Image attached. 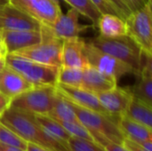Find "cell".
I'll list each match as a JSON object with an SVG mask.
<instances>
[{
  "label": "cell",
  "mask_w": 152,
  "mask_h": 151,
  "mask_svg": "<svg viewBox=\"0 0 152 151\" xmlns=\"http://www.w3.org/2000/svg\"><path fill=\"white\" fill-rule=\"evenodd\" d=\"M69 151H106L104 147L94 140L71 136L68 141Z\"/></svg>",
  "instance_id": "484cf974"
},
{
  "label": "cell",
  "mask_w": 152,
  "mask_h": 151,
  "mask_svg": "<svg viewBox=\"0 0 152 151\" xmlns=\"http://www.w3.org/2000/svg\"><path fill=\"white\" fill-rule=\"evenodd\" d=\"M6 4H8V0H0V6L4 5Z\"/></svg>",
  "instance_id": "ab89813d"
},
{
  "label": "cell",
  "mask_w": 152,
  "mask_h": 151,
  "mask_svg": "<svg viewBox=\"0 0 152 151\" xmlns=\"http://www.w3.org/2000/svg\"><path fill=\"white\" fill-rule=\"evenodd\" d=\"M0 54H6V52L4 50V47L2 41H0Z\"/></svg>",
  "instance_id": "f35d334b"
},
{
  "label": "cell",
  "mask_w": 152,
  "mask_h": 151,
  "mask_svg": "<svg viewBox=\"0 0 152 151\" xmlns=\"http://www.w3.org/2000/svg\"><path fill=\"white\" fill-rule=\"evenodd\" d=\"M139 145H141L144 150H146L147 151H152V139L144 141V142L139 143Z\"/></svg>",
  "instance_id": "8d00e7d4"
},
{
  "label": "cell",
  "mask_w": 152,
  "mask_h": 151,
  "mask_svg": "<svg viewBox=\"0 0 152 151\" xmlns=\"http://www.w3.org/2000/svg\"><path fill=\"white\" fill-rule=\"evenodd\" d=\"M97 97L107 113L119 120L126 114L134 95L132 90L116 85L110 90L97 93Z\"/></svg>",
  "instance_id": "30bf717a"
},
{
  "label": "cell",
  "mask_w": 152,
  "mask_h": 151,
  "mask_svg": "<svg viewBox=\"0 0 152 151\" xmlns=\"http://www.w3.org/2000/svg\"><path fill=\"white\" fill-rule=\"evenodd\" d=\"M0 142L4 144L17 147L23 150H26L28 142L16 134L13 131L0 124Z\"/></svg>",
  "instance_id": "4316f807"
},
{
  "label": "cell",
  "mask_w": 152,
  "mask_h": 151,
  "mask_svg": "<svg viewBox=\"0 0 152 151\" xmlns=\"http://www.w3.org/2000/svg\"><path fill=\"white\" fill-rule=\"evenodd\" d=\"M91 2L96 6V8L100 11L102 14L111 13V14L120 16L117 8L110 0H91Z\"/></svg>",
  "instance_id": "f546056e"
},
{
  "label": "cell",
  "mask_w": 152,
  "mask_h": 151,
  "mask_svg": "<svg viewBox=\"0 0 152 151\" xmlns=\"http://www.w3.org/2000/svg\"><path fill=\"white\" fill-rule=\"evenodd\" d=\"M87 42L101 51L128 64L135 71V76L137 77L139 75L143 53L140 46L129 36L104 37L99 35L96 37L89 39Z\"/></svg>",
  "instance_id": "7a4b0ae2"
},
{
  "label": "cell",
  "mask_w": 152,
  "mask_h": 151,
  "mask_svg": "<svg viewBox=\"0 0 152 151\" xmlns=\"http://www.w3.org/2000/svg\"><path fill=\"white\" fill-rule=\"evenodd\" d=\"M35 117L37 123L45 132H47L49 134L58 139L59 141L68 144V141L71 137V135L63 128V126L58 121L48 117L47 115H35Z\"/></svg>",
  "instance_id": "603a6c76"
},
{
  "label": "cell",
  "mask_w": 152,
  "mask_h": 151,
  "mask_svg": "<svg viewBox=\"0 0 152 151\" xmlns=\"http://www.w3.org/2000/svg\"><path fill=\"white\" fill-rule=\"evenodd\" d=\"M64 2L68 3L71 7L77 10L81 15H84L89 19L94 27L97 25L98 20L102 13L91 2V0H64Z\"/></svg>",
  "instance_id": "d4e9b609"
},
{
  "label": "cell",
  "mask_w": 152,
  "mask_h": 151,
  "mask_svg": "<svg viewBox=\"0 0 152 151\" xmlns=\"http://www.w3.org/2000/svg\"><path fill=\"white\" fill-rule=\"evenodd\" d=\"M12 100L0 92V116L10 107Z\"/></svg>",
  "instance_id": "836d02e7"
},
{
  "label": "cell",
  "mask_w": 152,
  "mask_h": 151,
  "mask_svg": "<svg viewBox=\"0 0 152 151\" xmlns=\"http://www.w3.org/2000/svg\"><path fill=\"white\" fill-rule=\"evenodd\" d=\"M0 151H26L19 149L17 147H13V146H10L7 144H4L3 142H0Z\"/></svg>",
  "instance_id": "d590c367"
},
{
  "label": "cell",
  "mask_w": 152,
  "mask_h": 151,
  "mask_svg": "<svg viewBox=\"0 0 152 151\" xmlns=\"http://www.w3.org/2000/svg\"><path fill=\"white\" fill-rule=\"evenodd\" d=\"M123 145L129 151H147L146 150H144L141 145H139L138 143L132 142V141L126 139V138L124 139Z\"/></svg>",
  "instance_id": "d6a6232c"
},
{
  "label": "cell",
  "mask_w": 152,
  "mask_h": 151,
  "mask_svg": "<svg viewBox=\"0 0 152 151\" xmlns=\"http://www.w3.org/2000/svg\"><path fill=\"white\" fill-rule=\"evenodd\" d=\"M47 116L57 121L79 122L71 102L68 101L65 97H63L59 92L54 105L51 111L47 114Z\"/></svg>",
  "instance_id": "7402d4cb"
},
{
  "label": "cell",
  "mask_w": 152,
  "mask_h": 151,
  "mask_svg": "<svg viewBox=\"0 0 152 151\" xmlns=\"http://www.w3.org/2000/svg\"><path fill=\"white\" fill-rule=\"evenodd\" d=\"M0 36L6 54L34 45L42 38L40 30H0Z\"/></svg>",
  "instance_id": "4fadbf2b"
},
{
  "label": "cell",
  "mask_w": 152,
  "mask_h": 151,
  "mask_svg": "<svg viewBox=\"0 0 152 151\" xmlns=\"http://www.w3.org/2000/svg\"><path fill=\"white\" fill-rule=\"evenodd\" d=\"M90 134L92 135L94 141H95L96 142L101 144L102 147H104L106 151H129L123 144L113 142L101 133H90Z\"/></svg>",
  "instance_id": "f1b7e54d"
},
{
  "label": "cell",
  "mask_w": 152,
  "mask_h": 151,
  "mask_svg": "<svg viewBox=\"0 0 152 151\" xmlns=\"http://www.w3.org/2000/svg\"><path fill=\"white\" fill-rule=\"evenodd\" d=\"M26 151H52L46 148H44L40 145L32 143V142H28Z\"/></svg>",
  "instance_id": "e575fe53"
},
{
  "label": "cell",
  "mask_w": 152,
  "mask_h": 151,
  "mask_svg": "<svg viewBox=\"0 0 152 151\" xmlns=\"http://www.w3.org/2000/svg\"><path fill=\"white\" fill-rule=\"evenodd\" d=\"M58 122L71 136H76L87 140H94L89 131L80 122H65V121H58Z\"/></svg>",
  "instance_id": "83f0119b"
},
{
  "label": "cell",
  "mask_w": 152,
  "mask_h": 151,
  "mask_svg": "<svg viewBox=\"0 0 152 151\" xmlns=\"http://www.w3.org/2000/svg\"><path fill=\"white\" fill-rule=\"evenodd\" d=\"M55 1H60V0H55ZM63 1H64V0H63Z\"/></svg>",
  "instance_id": "60d3db41"
},
{
  "label": "cell",
  "mask_w": 152,
  "mask_h": 151,
  "mask_svg": "<svg viewBox=\"0 0 152 151\" xmlns=\"http://www.w3.org/2000/svg\"><path fill=\"white\" fill-rule=\"evenodd\" d=\"M31 87L32 85L20 74L8 66L0 72V92L11 100Z\"/></svg>",
  "instance_id": "5bb4252c"
},
{
  "label": "cell",
  "mask_w": 152,
  "mask_h": 151,
  "mask_svg": "<svg viewBox=\"0 0 152 151\" xmlns=\"http://www.w3.org/2000/svg\"><path fill=\"white\" fill-rule=\"evenodd\" d=\"M117 85L118 82L113 78L105 76L89 65L83 69V80L81 87L95 94L110 90Z\"/></svg>",
  "instance_id": "e0dca14e"
},
{
  "label": "cell",
  "mask_w": 152,
  "mask_h": 151,
  "mask_svg": "<svg viewBox=\"0 0 152 151\" xmlns=\"http://www.w3.org/2000/svg\"><path fill=\"white\" fill-rule=\"evenodd\" d=\"M84 53L88 65L94 68L105 76L118 82L119 79L127 74H135L134 69L120 60L101 51L90 43L85 41Z\"/></svg>",
  "instance_id": "ba28073f"
},
{
  "label": "cell",
  "mask_w": 152,
  "mask_h": 151,
  "mask_svg": "<svg viewBox=\"0 0 152 151\" xmlns=\"http://www.w3.org/2000/svg\"><path fill=\"white\" fill-rule=\"evenodd\" d=\"M57 94L56 85L32 86L12 99L10 106L34 115H47L54 105Z\"/></svg>",
  "instance_id": "5b68a950"
},
{
  "label": "cell",
  "mask_w": 152,
  "mask_h": 151,
  "mask_svg": "<svg viewBox=\"0 0 152 151\" xmlns=\"http://www.w3.org/2000/svg\"><path fill=\"white\" fill-rule=\"evenodd\" d=\"M5 56H6V54H0V72L3 70L4 68L6 66Z\"/></svg>",
  "instance_id": "74e56055"
},
{
  "label": "cell",
  "mask_w": 152,
  "mask_h": 151,
  "mask_svg": "<svg viewBox=\"0 0 152 151\" xmlns=\"http://www.w3.org/2000/svg\"><path fill=\"white\" fill-rule=\"evenodd\" d=\"M80 13L71 7L66 13L61 12L52 27H49L53 33L61 40L79 37V35L89 26L79 24Z\"/></svg>",
  "instance_id": "7c38bea8"
},
{
  "label": "cell",
  "mask_w": 152,
  "mask_h": 151,
  "mask_svg": "<svg viewBox=\"0 0 152 151\" xmlns=\"http://www.w3.org/2000/svg\"><path fill=\"white\" fill-rule=\"evenodd\" d=\"M148 1L149 0H125L126 4H127L131 12H134L136 10L142 8Z\"/></svg>",
  "instance_id": "1f68e13d"
},
{
  "label": "cell",
  "mask_w": 152,
  "mask_h": 151,
  "mask_svg": "<svg viewBox=\"0 0 152 151\" xmlns=\"http://www.w3.org/2000/svg\"><path fill=\"white\" fill-rule=\"evenodd\" d=\"M151 57L145 55L142 59V63L139 75L137 76L138 80L134 89L132 90L134 97L146 102L152 106V62Z\"/></svg>",
  "instance_id": "2e32d148"
},
{
  "label": "cell",
  "mask_w": 152,
  "mask_h": 151,
  "mask_svg": "<svg viewBox=\"0 0 152 151\" xmlns=\"http://www.w3.org/2000/svg\"><path fill=\"white\" fill-rule=\"evenodd\" d=\"M83 80V69L73 67L61 65L58 71L57 84L65 85L68 86L81 87Z\"/></svg>",
  "instance_id": "cb8c5ba5"
},
{
  "label": "cell",
  "mask_w": 152,
  "mask_h": 151,
  "mask_svg": "<svg viewBox=\"0 0 152 151\" xmlns=\"http://www.w3.org/2000/svg\"><path fill=\"white\" fill-rule=\"evenodd\" d=\"M41 23L20 9L6 4L0 6V30H40Z\"/></svg>",
  "instance_id": "9c48e42d"
},
{
  "label": "cell",
  "mask_w": 152,
  "mask_h": 151,
  "mask_svg": "<svg viewBox=\"0 0 152 151\" xmlns=\"http://www.w3.org/2000/svg\"><path fill=\"white\" fill-rule=\"evenodd\" d=\"M78 121L89 131V133H98L108 138L110 141L123 144L124 136L118 126V119L79 107L72 103Z\"/></svg>",
  "instance_id": "8992f818"
},
{
  "label": "cell",
  "mask_w": 152,
  "mask_h": 151,
  "mask_svg": "<svg viewBox=\"0 0 152 151\" xmlns=\"http://www.w3.org/2000/svg\"><path fill=\"white\" fill-rule=\"evenodd\" d=\"M56 89L68 101H69L70 102L79 107H82L90 110H94L96 112H100L107 116H110L107 113V111L101 105L99 99L97 97V94L88 90H86L82 87L68 86V85H61V84H57Z\"/></svg>",
  "instance_id": "8fae6325"
},
{
  "label": "cell",
  "mask_w": 152,
  "mask_h": 151,
  "mask_svg": "<svg viewBox=\"0 0 152 151\" xmlns=\"http://www.w3.org/2000/svg\"><path fill=\"white\" fill-rule=\"evenodd\" d=\"M96 27L99 28L100 35L104 37H118L127 35L126 20L115 14H102Z\"/></svg>",
  "instance_id": "d6986e66"
},
{
  "label": "cell",
  "mask_w": 152,
  "mask_h": 151,
  "mask_svg": "<svg viewBox=\"0 0 152 151\" xmlns=\"http://www.w3.org/2000/svg\"><path fill=\"white\" fill-rule=\"evenodd\" d=\"M117 8L119 15L121 16V18H123L124 20H126L128 15L132 12L131 10L128 8L127 4H126L125 0H110Z\"/></svg>",
  "instance_id": "4dcf8cb0"
},
{
  "label": "cell",
  "mask_w": 152,
  "mask_h": 151,
  "mask_svg": "<svg viewBox=\"0 0 152 151\" xmlns=\"http://www.w3.org/2000/svg\"><path fill=\"white\" fill-rule=\"evenodd\" d=\"M125 115L152 129V106L146 102L133 97Z\"/></svg>",
  "instance_id": "ffe728a7"
},
{
  "label": "cell",
  "mask_w": 152,
  "mask_h": 151,
  "mask_svg": "<svg viewBox=\"0 0 152 151\" xmlns=\"http://www.w3.org/2000/svg\"><path fill=\"white\" fill-rule=\"evenodd\" d=\"M126 22L127 36L140 46L143 54L152 56V0L142 8L132 12Z\"/></svg>",
  "instance_id": "52a82bcc"
},
{
  "label": "cell",
  "mask_w": 152,
  "mask_h": 151,
  "mask_svg": "<svg viewBox=\"0 0 152 151\" xmlns=\"http://www.w3.org/2000/svg\"><path fill=\"white\" fill-rule=\"evenodd\" d=\"M0 41H1V36H0Z\"/></svg>",
  "instance_id": "b9f144b4"
},
{
  "label": "cell",
  "mask_w": 152,
  "mask_h": 151,
  "mask_svg": "<svg viewBox=\"0 0 152 151\" xmlns=\"http://www.w3.org/2000/svg\"><path fill=\"white\" fill-rule=\"evenodd\" d=\"M85 40L79 37L63 40L61 51V65L84 69L88 66L84 53Z\"/></svg>",
  "instance_id": "9a60e30c"
},
{
  "label": "cell",
  "mask_w": 152,
  "mask_h": 151,
  "mask_svg": "<svg viewBox=\"0 0 152 151\" xmlns=\"http://www.w3.org/2000/svg\"><path fill=\"white\" fill-rule=\"evenodd\" d=\"M8 4L39 20L48 12L51 0H8Z\"/></svg>",
  "instance_id": "44dd1931"
},
{
  "label": "cell",
  "mask_w": 152,
  "mask_h": 151,
  "mask_svg": "<svg viewBox=\"0 0 152 151\" xmlns=\"http://www.w3.org/2000/svg\"><path fill=\"white\" fill-rule=\"evenodd\" d=\"M118 126L124 138L138 144L152 139V129L129 118L126 115L119 118Z\"/></svg>",
  "instance_id": "ac0fdd59"
},
{
  "label": "cell",
  "mask_w": 152,
  "mask_h": 151,
  "mask_svg": "<svg viewBox=\"0 0 152 151\" xmlns=\"http://www.w3.org/2000/svg\"><path fill=\"white\" fill-rule=\"evenodd\" d=\"M0 124L8 127L27 142H32L52 151H69L68 144L54 138L37 123L35 115L9 107L1 116Z\"/></svg>",
  "instance_id": "6da1fadb"
},
{
  "label": "cell",
  "mask_w": 152,
  "mask_h": 151,
  "mask_svg": "<svg viewBox=\"0 0 152 151\" xmlns=\"http://www.w3.org/2000/svg\"><path fill=\"white\" fill-rule=\"evenodd\" d=\"M6 66L20 74L32 86L56 85L59 67L39 63L22 56L7 53Z\"/></svg>",
  "instance_id": "3957f363"
},
{
  "label": "cell",
  "mask_w": 152,
  "mask_h": 151,
  "mask_svg": "<svg viewBox=\"0 0 152 151\" xmlns=\"http://www.w3.org/2000/svg\"><path fill=\"white\" fill-rule=\"evenodd\" d=\"M40 31L42 38L39 43L13 53L39 63L60 67L63 40L57 37L47 26L41 24Z\"/></svg>",
  "instance_id": "277c9868"
}]
</instances>
